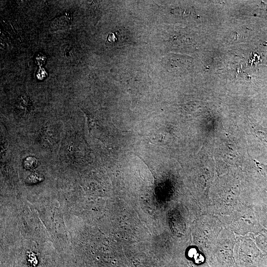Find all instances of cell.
Wrapping results in <instances>:
<instances>
[{"label": "cell", "instance_id": "obj_4", "mask_svg": "<svg viewBox=\"0 0 267 267\" xmlns=\"http://www.w3.org/2000/svg\"><path fill=\"white\" fill-rule=\"evenodd\" d=\"M42 179V178L36 174H33L29 176L27 181L29 183H35Z\"/></svg>", "mask_w": 267, "mask_h": 267}, {"label": "cell", "instance_id": "obj_1", "mask_svg": "<svg viewBox=\"0 0 267 267\" xmlns=\"http://www.w3.org/2000/svg\"><path fill=\"white\" fill-rule=\"evenodd\" d=\"M72 22V15L69 12L55 18L50 23V26L53 30H62L68 28Z\"/></svg>", "mask_w": 267, "mask_h": 267}, {"label": "cell", "instance_id": "obj_2", "mask_svg": "<svg viewBox=\"0 0 267 267\" xmlns=\"http://www.w3.org/2000/svg\"><path fill=\"white\" fill-rule=\"evenodd\" d=\"M18 107L25 112L29 111L32 108L31 102L26 95L21 96L18 101Z\"/></svg>", "mask_w": 267, "mask_h": 267}, {"label": "cell", "instance_id": "obj_3", "mask_svg": "<svg viewBox=\"0 0 267 267\" xmlns=\"http://www.w3.org/2000/svg\"><path fill=\"white\" fill-rule=\"evenodd\" d=\"M37 160L32 156L26 158L24 162V166L27 169H33L37 166Z\"/></svg>", "mask_w": 267, "mask_h": 267}]
</instances>
